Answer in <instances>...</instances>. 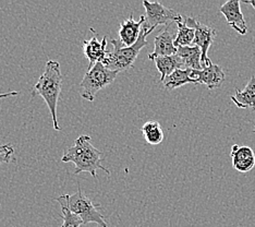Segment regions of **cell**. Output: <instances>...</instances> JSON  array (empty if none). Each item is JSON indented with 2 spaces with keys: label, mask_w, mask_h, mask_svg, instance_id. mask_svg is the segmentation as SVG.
Here are the masks:
<instances>
[{
  "label": "cell",
  "mask_w": 255,
  "mask_h": 227,
  "mask_svg": "<svg viewBox=\"0 0 255 227\" xmlns=\"http://www.w3.org/2000/svg\"><path fill=\"white\" fill-rule=\"evenodd\" d=\"M61 162L73 163L75 165L74 175L85 172L90 173L96 179L97 170L104 171L108 176L110 175V171L103 166V152L91 143L90 136H80L75 140L73 147L69 148L67 152L62 155Z\"/></svg>",
  "instance_id": "obj_1"
},
{
  "label": "cell",
  "mask_w": 255,
  "mask_h": 227,
  "mask_svg": "<svg viewBox=\"0 0 255 227\" xmlns=\"http://www.w3.org/2000/svg\"><path fill=\"white\" fill-rule=\"evenodd\" d=\"M62 81L63 77L59 62L57 60H48L43 74L40 75L37 83L33 86L32 90V96L40 95L47 104L56 131L61 130V127L58 124L57 106L61 93Z\"/></svg>",
  "instance_id": "obj_2"
},
{
  "label": "cell",
  "mask_w": 255,
  "mask_h": 227,
  "mask_svg": "<svg viewBox=\"0 0 255 227\" xmlns=\"http://www.w3.org/2000/svg\"><path fill=\"white\" fill-rule=\"evenodd\" d=\"M153 31L154 30H148L147 27L143 25L137 42L133 46H130V47H127V46L121 43L119 39L113 38L110 40V43L113 45L114 50L107 51L105 59L103 60L102 63L109 70H113V71L117 72L130 69L136 60L140 51L146 46L147 35L152 33Z\"/></svg>",
  "instance_id": "obj_3"
},
{
  "label": "cell",
  "mask_w": 255,
  "mask_h": 227,
  "mask_svg": "<svg viewBox=\"0 0 255 227\" xmlns=\"http://www.w3.org/2000/svg\"><path fill=\"white\" fill-rule=\"evenodd\" d=\"M56 200L59 203L65 205L72 213L80 217L83 224L96 223L101 227H108L107 223L105 222V219H104V215L97 210L98 208H101V206H95L91 201V199H89L83 194L80 186L78 187V192H75L74 195L60 196Z\"/></svg>",
  "instance_id": "obj_4"
},
{
  "label": "cell",
  "mask_w": 255,
  "mask_h": 227,
  "mask_svg": "<svg viewBox=\"0 0 255 227\" xmlns=\"http://www.w3.org/2000/svg\"><path fill=\"white\" fill-rule=\"evenodd\" d=\"M119 72L109 70L102 62H98L92 69L88 70L84 77L81 81L80 86L82 93L81 95L84 100L93 102L98 92L103 90L104 87L112 84L117 78Z\"/></svg>",
  "instance_id": "obj_5"
},
{
  "label": "cell",
  "mask_w": 255,
  "mask_h": 227,
  "mask_svg": "<svg viewBox=\"0 0 255 227\" xmlns=\"http://www.w3.org/2000/svg\"><path fill=\"white\" fill-rule=\"evenodd\" d=\"M143 5L145 8V23L144 26L148 30H155L158 25H169L171 22H179L183 19V16L177 13L176 11L164 7L158 1L149 2L144 0Z\"/></svg>",
  "instance_id": "obj_6"
},
{
  "label": "cell",
  "mask_w": 255,
  "mask_h": 227,
  "mask_svg": "<svg viewBox=\"0 0 255 227\" xmlns=\"http://www.w3.org/2000/svg\"><path fill=\"white\" fill-rule=\"evenodd\" d=\"M183 21L187 23L189 26L195 28V37H194V46H198L202 51V67L206 68L212 65V61L208 58V49L213 44L214 39L216 37V31L214 28L202 24L201 22L195 20L194 17L183 16Z\"/></svg>",
  "instance_id": "obj_7"
},
{
  "label": "cell",
  "mask_w": 255,
  "mask_h": 227,
  "mask_svg": "<svg viewBox=\"0 0 255 227\" xmlns=\"http://www.w3.org/2000/svg\"><path fill=\"white\" fill-rule=\"evenodd\" d=\"M240 3L241 1L239 0H229L219 8V11L220 13L224 14L226 21L235 31L240 35H246L248 32V26L245 16L241 12Z\"/></svg>",
  "instance_id": "obj_8"
},
{
  "label": "cell",
  "mask_w": 255,
  "mask_h": 227,
  "mask_svg": "<svg viewBox=\"0 0 255 227\" xmlns=\"http://www.w3.org/2000/svg\"><path fill=\"white\" fill-rule=\"evenodd\" d=\"M191 77L198 84H205L210 90L217 89L225 82V73L223 69L217 65L203 68L202 70H192Z\"/></svg>",
  "instance_id": "obj_9"
},
{
  "label": "cell",
  "mask_w": 255,
  "mask_h": 227,
  "mask_svg": "<svg viewBox=\"0 0 255 227\" xmlns=\"http://www.w3.org/2000/svg\"><path fill=\"white\" fill-rule=\"evenodd\" d=\"M91 31L94 33L93 37L90 40H83V50H84V55L88 58V60L90 62L88 70L92 69L94 67L96 63L98 62H103V60L105 59V57L107 55V37L104 36L102 39V42H98L97 39V33L91 28Z\"/></svg>",
  "instance_id": "obj_10"
},
{
  "label": "cell",
  "mask_w": 255,
  "mask_h": 227,
  "mask_svg": "<svg viewBox=\"0 0 255 227\" xmlns=\"http://www.w3.org/2000/svg\"><path fill=\"white\" fill-rule=\"evenodd\" d=\"M144 23H145V16L141 15L140 21H134L133 14L130 15L129 19L121 22L118 32L120 42L127 47L134 45L137 42L138 37H140Z\"/></svg>",
  "instance_id": "obj_11"
},
{
  "label": "cell",
  "mask_w": 255,
  "mask_h": 227,
  "mask_svg": "<svg viewBox=\"0 0 255 227\" xmlns=\"http://www.w3.org/2000/svg\"><path fill=\"white\" fill-rule=\"evenodd\" d=\"M233 166L240 173H249L255 166V154L250 147L235 144L230 153Z\"/></svg>",
  "instance_id": "obj_12"
},
{
  "label": "cell",
  "mask_w": 255,
  "mask_h": 227,
  "mask_svg": "<svg viewBox=\"0 0 255 227\" xmlns=\"http://www.w3.org/2000/svg\"><path fill=\"white\" fill-rule=\"evenodd\" d=\"M175 38L173 34L169 31V25L165 30L158 34L154 39V50L148 55L150 60H154L157 57L172 56L177 54L178 48L175 46Z\"/></svg>",
  "instance_id": "obj_13"
},
{
  "label": "cell",
  "mask_w": 255,
  "mask_h": 227,
  "mask_svg": "<svg viewBox=\"0 0 255 227\" xmlns=\"http://www.w3.org/2000/svg\"><path fill=\"white\" fill-rule=\"evenodd\" d=\"M177 55L180 58L183 69L202 70V51L198 46L178 47Z\"/></svg>",
  "instance_id": "obj_14"
},
{
  "label": "cell",
  "mask_w": 255,
  "mask_h": 227,
  "mask_svg": "<svg viewBox=\"0 0 255 227\" xmlns=\"http://www.w3.org/2000/svg\"><path fill=\"white\" fill-rule=\"evenodd\" d=\"M231 101L237 105V107L243 108V109L250 108L255 112V77L254 75L251 77L245 90L236 91L235 95L231 96Z\"/></svg>",
  "instance_id": "obj_15"
},
{
  "label": "cell",
  "mask_w": 255,
  "mask_h": 227,
  "mask_svg": "<svg viewBox=\"0 0 255 227\" xmlns=\"http://www.w3.org/2000/svg\"><path fill=\"white\" fill-rule=\"evenodd\" d=\"M153 61L160 73V82H164L168 75H170L176 70L183 69L180 58L178 57L177 54L172 56L157 57Z\"/></svg>",
  "instance_id": "obj_16"
},
{
  "label": "cell",
  "mask_w": 255,
  "mask_h": 227,
  "mask_svg": "<svg viewBox=\"0 0 255 227\" xmlns=\"http://www.w3.org/2000/svg\"><path fill=\"white\" fill-rule=\"evenodd\" d=\"M191 71L192 69H178L173 71L170 75L165 79L164 81V87L166 90H175L182 85L193 83L198 84L194 79L191 77Z\"/></svg>",
  "instance_id": "obj_17"
},
{
  "label": "cell",
  "mask_w": 255,
  "mask_h": 227,
  "mask_svg": "<svg viewBox=\"0 0 255 227\" xmlns=\"http://www.w3.org/2000/svg\"><path fill=\"white\" fill-rule=\"evenodd\" d=\"M177 35L175 38V46L178 47H185V46H191L193 44L195 37V28L189 26L187 23L183 21L177 22Z\"/></svg>",
  "instance_id": "obj_18"
},
{
  "label": "cell",
  "mask_w": 255,
  "mask_h": 227,
  "mask_svg": "<svg viewBox=\"0 0 255 227\" xmlns=\"http://www.w3.org/2000/svg\"><path fill=\"white\" fill-rule=\"evenodd\" d=\"M142 133L146 142L152 145H157L163 142L164 132L158 121L149 120L142 127Z\"/></svg>",
  "instance_id": "obj_19"
},
{
  "label": "cell",
  "mask_w": 255,
  "mask_h": 227,
  "mask_svg": "<svg viewBox=\"0 0 255 227\" xmlns=\"http://www.w3.org/2000/svg\"><path fill=\"white\" fill-rule=\"evenodd\" d=\"M60 207L62 210V219H63V224L61 227H81L83 225L82 220L80 217L72 213L70 210H69L65 205L60 203Z\"/></svg>",
  "instance_id": "obj_20"
},
{
  "label": "cell",
  "mask_w": 255,
  "mask_h": 227,
  "mask_svg": "<svg viewBox=\"0 0 255 227\" xmlns=\"http://www.w3.org/2000/svg\"><path fill=\"white\" fill-rule=\"evenodd\" d=\"M14 148L11 144L0 145V165L3 163H9L13 159Z\"/></svg>",
  "instance_id": "obj_21"
},
{
  "label": "cell",
  "mask_w": 255,
  "mask_h": 227,
  "mask_svg": "<svg viewBox=\"0 0 255 227\" xmlns=\"http://www.w3.org/2000/svg\"><path fill=\"white\" fill-rule=\"evenodd\" d=\"M18 94H19V92H16V91L8 92V93H1V94H0V100H1V98L9 97V96H16Z\"/></svg>",
  "instance_id": "obj_22"
},
{
  "label": "cell",
  "mask_w": 255,
  "mask_h": 227,
  "mask_svg": "<svg viewBox=\"0 0 255 227\" xmlns=\"http://www.w3.org/2000/svg\"><path fill=\"white\" fill-rule=\"evenodd\" d=\"M254 127H255V124H254ZM253 132H254V133H255V130H254V131H253Z\"/></svg>",
  "instance_id": "obj_23"
},
{
  "label": "cell",
  "mask_w": 255,
  "mask_h": 227,
  "mask_svg": "<svg viewBox=\"0 0 255 227\" xmlns=\"http://www.w3.org/2000/svg\"><path fill=\"white\" fill-rule=\"evenodd\" d=\"M0 209H1V205H0Z\"/></svg>",
  "instance_id": "obj_24"
}]
</instances>
